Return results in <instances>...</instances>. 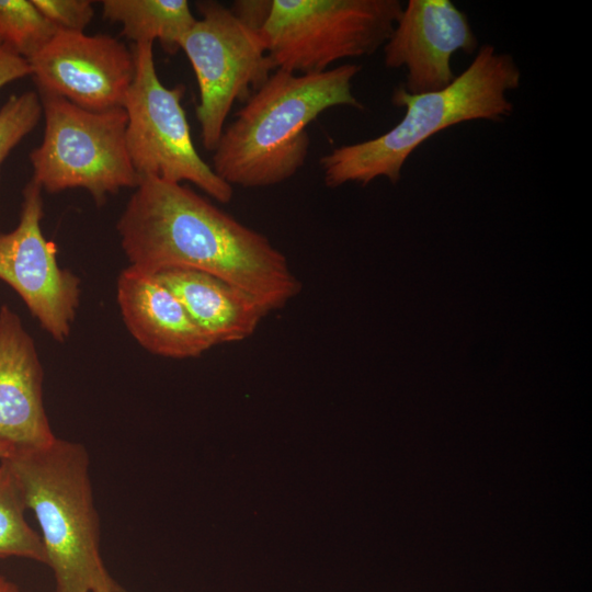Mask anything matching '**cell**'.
<instances>
[{
  "label": "cell",
  "mask_w": 592,
  "mask_h": 592,
  "mask_svg": "<svg viewBox=\"0 0 592 592\" xmlns=\"http://www.w3.org/2000/svg\"><path fill=\"white\" fill-rule=\"evenodd\" d=\"M361 66L319 73L277 69L224 128L214 149V172L229 185L266 187L294 177L306 162L308 125L334 106L363 110L352 91Z\"/></svg>",
  "instance_id": "cell-2"
},
{
  "label": "cell",
  "mask_w": 592,
  "mask_h": 592,
  "mask_svg": "<svg viewBox=\"0 0 592 592\" xmlns=\"http://www.w3.org/2000/svg\"><path fill=\"white\" fill-rule=\"evenodd\" d=\"M132 52L135 73L123 107L126 147L139 180L189 181L219 203L230 202L234 187L214 172L194 146L181 104L184 86L167 88L160 81L153 43L134 44Z\"/></svg>",
  "instance_id": "cell-7"
},
{
  "label": "cell",
  "mask_w": 592,
  "mask_h": 592,
  "mask_svg": "<svg viewBox=\"0 0 592 592\" xmlns=\"http://www.w3.org/2000/svg\"><path fill=\"white\" fill-rule=\"evenodd\" d=\"M26 509L10 466L0 459V559L18 557L46 565L41 534L27 523Z\"/></svg>",
  "instance_id": "cell-16"
},
{
  "label": "cell",
  "mask_w": 592,
  "mask_h": 592,
  "mask_svg": "<svg viewBox=\"0 0 592 592\" xmlns=\"http://www.w3.org/2000/svg\"><path fill=\"white\" fill-rule=\"evenodd\" d=\"M0 592H26L22 590L18 584L0 574Z\"/></svg>",
  "instance_id": "cell-21"
},
{
  "label": "cell",
  "mask_w": 592,
  "mask_h": 592,
  "mask_svg": "<svg viewBox=\"0 0 592 592\" xmlns=\"http://www.w3.org/2000/svg\"><path fill=\"white\" fill-rule=\"evenodd\" d=\"M521 77L511 55L486 44L442 90L412 94L403 86L396 88L391 102L405 109L401 121L375 138L342 145L322 156L325 184L332 189L345 183L367 185L379 177L397 183L409 156L435 134L468 121L509 117L514 105L506 92L519 88Z\"/></svg>",
  "instance_id": "cell-3"
},
{
  "label": "cell",
  "mask_w": 592,
  "mask_h": 592,
  "mask_svg": "<svg viewBox=\"0 0 592 592\" xmlns=\"http://www.w3.org/2000/svg\"><path fill=\"white\" fill-rule=\"evenodd\" d=\"M30 66L25 58L16 54L8 45H0V89L4 86L30 76Z\"/></svg>",
  "instance_id": "cell-20"
},
{
  "label": "cell",
  "mask_w": 592,
  "mask_h": 592,
  "mask_svg": "<svg viewBox=\"0 0 592 592\" xmlns=\"http://www.w3.org/2000/svg\"><path fill=\"white\" fill-rule=\"evenodd\" d=\"M43 367L20 317L0 308V441L35 449L56 440L43 401Z\"/></svg>",
  "instance_id": "cell-12"
},
{
  "label": "cell",
  "mask_w": 592,
  "mask_h": 592,
  "mask_svg": "<svg viewBox=\"0 0 592 592\" xmlns=\"http://www.w3.org/2000/svg\"><path fill=\"white\" fill-rule=\"evenodd\" d=\"M14 451L13 446L0 441V459L9 457Z\"/></svg>",
  "instance_id": "cell-22"
},
{
  "label": "cell",
  "mask_w": 592,
  "mask_h": 592,
  "mask_svg": "<svg viewBox=\"0 0 592 592\" xmlns=\"http://www.w3.org/2000/svg\"><path fill=\"white\" fill-rule=\"evenodd\" d=\"M402 8L399 0H271L260 34L274 69L319 73L378 50Z\"/></svg>",
  "instance_id": "cell-5"
},
{
  "label": "cell",
  "mask_w": 592,
  "mask_h": 592,
  "mask_svg": "<svg viewBox=\"0 0 592 592\" xmlns=\"http://www.w3.org/2000/svg\"><path fill=\"white\" fill-rule=\"evenodd\" d=\"M116 228L129 266L148 274L169 267L203 271L272 310L301 289L286 257L265 236L181 183L141 178Z\"/></svg>",
  "instance_id": "cell-1"
},
{
  "label": "cell",
  "mask_w": 592,
  "mask_h": 592,
  "mask_svg": "<svg viewBox=\"0 0 592 592\" xmlns=\"http://www.w3.org/2000/svg\"><path fill=\"white\" fill-rule=\"evenodd\" d=\"M478 39L467 14L449 0H409L383 46L387 68L407 70L412 94L446 88L455 79L452 56L474 53Z\"/></svg>",
  "instance_id": "cell-11"
},
{
  "label": "cell",
  "mask_w": 592,
  "mask_h": 592,
  "mask_svg": "<svg viewBox=\"0 0 592 592\" xmlns=\"http://www.w3.org/2000/svg\"><path fill=\"white\" fill-rule=\"evenodd\" d=\"M1 44H3V43H2V41H1V38H0V45H1Z\"/></svg>",
  "instance_id": "cell-23"
},
{
  "label": "cell",
  "mask_w": 592,
  "mask_h": 592,
  "mask_svg": "<svg viewBox=\"0 0 592 592\" xmlns=\"http://www.w3.org/2000/svg\"><path fill=\"white\" fill-rule=\"evenodd\" d=\"M45 119L41 145L30 152L33 180L49 193L83 189L98 205L139 177L126 147L124 107L90 111L38 93Z\"/></svg>",
  "instance_id": "cell-6"
},
{
  "label": "cell",
  "mask_w": 592,
  "mask_h": 592,
  "mask_svg": "<svg viewBox=\"0 0 592 592\" xmlns=\"http://www.w3.org/2000/svg\"><path fill=\"white\" fill-rule=\"evenodd\" d=\"M196 19L181 42L194 70L200 102L195 114L203 146L210 151L237 101L246 102L274 69L260 30L220 2H196Z\"/></svg>",
  "instance_id": "cell-8"
},
{
  "label": "cell",
  "mask_w": 592,
  "mask_h": 592,
  "mask_svg": "<svg viewBox=\"0 0 592 592\" xmlns=\"http://www.w3.org/2000/svg\"><path fill=\"white\" fill-rule=\"evenodd\" d=\"M43 116L38 93L10 95L0 109V169L10 152L30 134Z\"/></svg>",
  "instance_id": "cell-18"
},
{
  "label": "cell",
  "mask_w": 592,
  "mask_h": 592,
  "mask_svg": "<svg viewBox=\"0 0 592 592\" xmlns=\"http://www.w3.org/2000/svg\"><path fill=\"white\" fill-rule=\"evenodd\" d=\"M103 18L122 25V34L135 44L158 41L168 54L180 50L181 42L193 26L186 0H103Z\"/></svg>",
  "instance_id": "cell-15"
},
{
  "label": "cell",
  "mask_w": 592,
  "mask_h": 592,
  "mask_svg": "<svg viewBox=\"0 0 592 592\" xmlns=\"http://www.w3.org/2000/svg\"><path fill=\"white\" fill-rule=\"evenodd\" d=\"M58 31L32 0H0V38L26 60L42 50Z\"/></svg>",
  "instance_id": "cell-17"
},
{
  "label": "cell",
  "mask_w": 592,
  "mask_h": 592,
  "mask_svg": "<svg viewBox=\"0 0 592 592\" xmlns=\"http://www.w3.org/2000/svg\"><path fill=\"white\" fill-rule=\"evenodd\" d=\"M42 192L31 179L22 191L16 227L0 232V280L18 293L42 328L62 342L79 307L80 278L59 266L58 248L43 234Z\"/></svg>",
  "instance_id": "cell-9"
},
{
  "label": "cell",
  "mask_w": 592,
  "mask_h": 592,
  "mask_svg": "<svg viewBox=\"0 0 592 592\" xmlns=\"http://www.w3.org/2000/svg\"><path fill=\"white\" fill-rule=\"evenodd\" d=\"M44 16L60 31L83 32L94 9L90 0H32Z\"/></svg>",
  "instance_id": "cell-19"
},
{
  "label": "cell",
  "mask_w": 592,
  "mask_h": 592,
  "mask_svg": "<svg viewBox=\"0 0 592 592\" xmlns=\"http://www.w3.org/2000/svg\"><path fill=\"white\" fill-rule=\"evenodd\" d=\"M38 93L86 110L123 107L135 73L133 52L109 35L58 31L27 60Z\"/></svg>",
  "instance_id": "cell-10"
},
{
  "label": "cell",
  "mask_w": 592,
  "mask_h": 592,
  "mask_svg": "<svg viewBox=\"0 0 592 592\" xmlns=\"http://www.w3.org/2000/svg\"><path fill=\"white\" fill-rule=\"evenodd\" d=\"M3 459L38 522L55 592H126L101 556L86 447L56 437L47 446L15 449Z\"/></svg>",
  "instance_id": "cell-4"
},
{
  "label": "cell",
  "mask_w": 592,
  "mask_h": 592,
  "mask_svg": "<svg viewBox=\"0 0 592 592\" xmlns=\"http://www.w3.org/2000/svg\"><path fill=\"white\" fill-rule=\"evenodd\" d=\"M116 298L128 331L153 354L197 357L215 345L153 274L126 267L117 277Z\"/></svg>",
  "instance_id": "cell-13"
},
{
  "label": "cell",
  "mask_w": 592,
  "mask_h": 592,
  "mask_svg": "<svg viewBox=\"0 0 592 592\" xmlns=\"http://www.w3.org/2000/svg\"><path fill=\"white\" fill-rule=\"evenodd\" d=\"M153 275L178 297L215 345L246 340L272 311L255 295L203 271L169 267Z\"/></svg>",
  "instance_id": "cell-14"
}]
</instances>
